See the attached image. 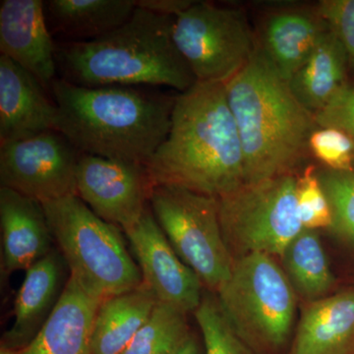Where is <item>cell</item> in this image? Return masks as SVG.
Returning a JSON list of instances; mask_svg holds the SVG:
<instances>
[{
    "instance_id": "obj_31",
    "label": "cell",
    "mask_w": 354,
    "mask_h": 354,
    "mask_svg": "<svg viewBox=\"0 0 354 354\" xmlns=\"http://www.w3.org/2000/svg\"><path fill=\"white\" fill-rule=\"evenodd\" d=\"M194 3L192 0H138L136 7L162 14V15H178Z\"/></svg>"
},
{
    "instance_id": "obj_16",
    "label": "cell",
    "mask_w": 354,
    "mask_h": 354,
    "mask_svg": "<svg viewBox=\"0 0 354 354\" xmlns=\"http://www.w3.org/2000/svg\"><path fill=\"white\" fill-rule=\"evenodd\" d=\"M66 263L55 248L26 271L24 281L14 302V322L1 339L2 348L18 351L35 339L66 285Z\"/></svg>"
},
{
    "instance_id": "obj_2",
    "label": "cell",
    "mask_w": 354,
    "mask_h": 354,
    "mask_svg": "<svg viewBox=\"0 0 354 354\" xmlns=\"http://www.w3.org/2000/svg\"><path fill=\"white\" fill-rule=\"evenodd\" d=\"M55 130L81 153L147 165L171 124L177 95L153 87L88 88L57 78Z\"/></svg>"
},
{
    "instance_id": "obj_18",
    "label": "cell",
    "mask_w": 354,
    "mask_h": 354,
    "mask_svg": "<svg viewBox=\"0 0 354 354\" xmlns=\"http://www.w3.org/2000/svg\"><path fill=\"white\" fill-rule=\"evenodd\" d=\"M101 304L69 276L50 318L16 354H92L93 327Z\"/></svg>"
},
{
    "instance_id": "obj_4",
    "label": "cell",
    "mask_w": 354,
    "mask_h": 354,
    "mask_svg": "<svg viewBox=\"0 0 354 354\" xmlns=\"http://www.w3.org/2000/svg\"><path fill=\"white\" fill-rule=\"evenodd\" d=\"M225 87L243 149L246 184L295 174L318 125L288 83L257 48Z\"/></svg>"
},
{
    "instance_id": "obj_3",
    "label": "cell",
    "mask_w": 354,
    "mask_h": 354,
    "mask_svg": "<svg viewBox=\"0 0 354 354\" xmlns=\"http://www.w3.org/2000/svg\"><path fill=\"white\" fill-rule=\"evenodd\" d=\"M174 16L136 7L101 38L57 43V78L88 88L167 87L183 93L197 83L172 39Z\"/></svg>"
},
{
    "instance_id": "obj_12",
    "label": "cell",
    "mask_w": 354,
    "mask_h": 354,
    "mask_svg": "<svg viewBox=\"0 0 354 354\" xmlns=\"http://www.w3.org/2000/svg\"><path fill=\"white\" fill-rule=\"evenodd\" d=\"M138 262L143 283L157 299L194 313L203 299L202 281L174 250L149 205L132 227L124 230Z\"/></svg>"
},
{
    "instance_id": "obj_6",
    "label": "cell",
    "mask_w": 354,
    "mask_h": 354,
    "mask_svg": "<svg viewBox=\"0 0 354 354\" xmlns=\"http://www.w3.org/2000/svg\"><path fill=\"white\" fill-rule=\"evenodd\" d=\"M272 256L251 253L234 260L218 301L237 335L250 346L277 349L290 337L297 299Z\"/></svg>"
},
{
    "instance_id": "obj_17",
    "label": "cell",
    "mask_w": 354,
    "mask_h": 354,
    "mask_svg": "<svg viewBox=\"0 0 354 354\" xmlns=\"http://www.w3.org/2000/svg\"><path fill=\"white\" fill-rule=\"evenodd\" d=\"M328 31L329 28L315 7L281 8L263 20L257 48L288 83Z\"/></svg>"
},
{
    "instance_id": "obj_10",
    "label": "cell",
    "mask_w": 354,
    "mask_h": 354,
    "mask_svg": "<svg viewBox=\"0 0 354 354\" xmlns=\"http://www.w3.org/2000/svg\"><path fill=\"white\" fill-rule=\"evenodd\" d=\"M81 153L57 130L0 143V187L41 204L76 193Z\"/></svg>"
},
{
    "instance_id": "obj_7",
    "label": "cell",
    "mask_w": 354,
    "mask_h": 354,
    "mask_svg": "<svg viewBox=\"0 0 354 354\" xmlns=\"http://www.w3.org/2000/svg\"><path fill=\"white\" fill-rule=\"evenodd\" d=\"M297 180L295 174H283L218 198L221 232L234 260L251 253L281 257L304 230Z\"/></svg>"
},
{
    "instance_id": "obj_30",
    "label": "cell",
    "mask_w": 354,
    "mask_h": 354,
    "mask_svg": "<svg viewBox=\"0 0 354 354\" xmlns=\"http://www.w3.org/2000/svg\"><path fill=\"white\" fill-rule=\"evenodd\" d=\"M315 121L318 127L341 130L354 143V84L342 88L329 104L316 114Z\"/></svg>"
},
{
    "instance_id": "obj_21",
    "label": "cell",
    "mask_w": 354,
    "mask_h": 354,
    "mask_svg": "<svg viewBox=\"0 0 354 354\" xmlns=\"http://www.w3.org/2000/svg\"><path fill=\"white\" fill-rule=\"evenodd\" d=\"M348 67L344 46L328 31L307 62L291 77L288 86L298 102L315 116L348 85Z\"/></svg>"
},
{
    "instance_id": "obj_22",
    "label": "cell",
    "mask_w": 354,
    "mask_h": 354,
    "mask_svg": "<svg viewBox=\"0 0 354 354\" xmlns=\"http://www.w3.org/2000/svg\"><path fill=\"white\" fill-rule=\"evenodd\" d=\"M158 302L144 283L102 301L93 327L92 354H122Z\"/></svg>"
},
{
    "instance_id": "obj_8",
    "label": "cell",
    "mask_w": 354,
    "mask_h": 354,
    "mask_svg": "<svg viewBox=\"0 0 354 354\" xmlns=\"http://www.w3.org/2000/svg\"><path fill=\"white\" fill-rule=\"evenodd\" d=\"M150 208L184 264L203 285L218 291L232 274L234 259L221 232L218 198L179 186L155 184Z\"/></svg>"
},
{
    "instance_id": "obj_15",
    "label": "cell",
    "mask_w": 354,
    "mask_h": 354,
    "mask_svg": "<svg viewBox=\"0 0 354 354\" xmlns=\"http://www.w3.org/2000/svg\"><path fill=\"white\" fill-rule=\"evenodd\" d=\"M2 279L27 271L55 249L43 204L0 187Z\"/></svg>"
},
{
    "instance_id": "obj_14",
    "label": "cell",
    "mask_w": 354,
    "mask_h": 354,
    "mask_svg": "<svg viewBox=\"0 0 354 354\" xmlns=\"http://www.w3.org/2000/svg\"><path fill=\"white\" fill-rule=\"evenodd\" d=\"M29 71L0 57V143L55 129L57 106Z\"/></svg>"
},
{
    "instance_id": "obj_23",
    "label": "cell",
    "mask_w": 354,
    "mask_h": 354,
    "mask_svg": "<svg viewBox=\"0 0 354 354\" xmlns=\"http://www.w3.org/2000/svg\"><path fill=\"white\" fill-rule=\"evenodd\" d=\"M281 258L291 286L307 301L326 297L334 286V276L316 230H302Z\"/></svg>"
},
{
    "instance_id": "obj_27",
    "label": "cell",
    "mask_w": 354,
    "mask_h": 354,
    "mask_svg": "<svg viewBox=\"0 0 354 354\" xmlns=\"http://www.w3.org/2000/svg\"><path fill=\"white\" fill-rule=\"evenodd\" d=\"M297 196L304 230L333 227L332 209L314 165L305 167L304 172L297 176Z\"/></svg>"
},
{
    "instance_id": "obj_19",
    "label": "cell",
    "mask_w": 354,
    "mask_h": 354,
    "mask_svg": "<svg viewBox=\"0 0 354 354\" xmlns=\"http://www.w3.org/2000/svg\"><path fill=\"white\" fill-rule=\"evenodd\" d=\"M290 354H354V291L309 302Z\"/></svg>"
},
{
    "instance_id": "obj_29",
    "label": "cell",
    "mask_w": 354,
    "mask_h": 354,
    "mask_svg": "<svg viewBox=\"0 0 354 354\" xmlns=\"http://www.w3.org/2000/svg\"><path fill=\"white\" fill-rule=\"evenodd\" d=\"M315 8L344 46L349 67L354 69V0H322Z\"/></svg>"
},
{
    "instance_id": "obj_24",
    "label": "cell",
    "mask_w": 354,
    "mask_h": 354,
    "mask_svg": "<svg viewBox=\"0 0 354 354\" xmlns=\"http://www.w3.org/2000/svg\"><path fill=\"white\" fill-rule=\"evenodd\" d=\"M187 314L158 301L122 354H174L190 337Z\"/></svg>"
},
{
    "instance_id": "obj_13",
    "label": "cell",
    "mask_w": 354,
    "mask_h": 354,
    "mask_svg": "<svg viewBox=\"0 0 354 354\" xmlns=\"http://www.w3.org/2000/svg\"><path fill=\"white\" fill-rule=\"evenodd\" d=\"M0 51L29 71L50 91L57 78V43L41 0H2Z\"/></svg>"
},
{
    "instance_id": "obj_32",
    "label": "cell",
    "mask_w": 354,
    "mask_h": 354,
    "mask_svg": "<svg viewBox=\"0 0 354 354\" xmlns=\"http://www.w3.org/2000/svg\"><path fill=\"white\" fill-rule=\"evenodd\" d=\"M174 354H199L198 344L192 335L186 339L185 342Z\"/></svg>"
},
{
    "instance_id": "obj_5",
    "label": "cell",
    "mask_w": 354,
    "mask_h": 354,
    "mask_svg": "<svg viewBox=\"0 0 354 354\" xmlns=\"http://www.w3.org/2000/svg\"><path fill=\"white\" fill-rule=\"evenodd\" d=\"M58 251L72 277L100 302L139 288V266L121 228L102 220L77 195L43 204Z\"/></svg>"
},
{
    "instance_id": "obj_25",
    "label": "cell",
    "mask_w": 354,
    "mask_h": 354,
    "mask_svg": "<svg viewBox=\"0 0 354 354\" xmlns=\"http://www.w3.org/2000/svg\"><path fill=\"white\" fill-rule=\"evenodd\" d=\"M194 315L204 339L206 354H253L228 322L218 298L203 295Z\"/></svg>"
},
{
    "instance_id": "obj_26",
    "label": "cell",
    "mask_w": 354,
    "mask_h": 354,
    "mask_svg": "<svg viewBox=\"0 0 354 354\" xmlns=\"http://www.w3.org/2000/svg\"><path fill=\"white\" fill-rule=\"evenodd\" d=\"M333 213V230L354 244V171L319 172Z\"/></svg>"
},
{
    "instance_id": "obj_20",
    "label": "cell",
    "mask_w": 354,
    "mask_h": 354,
    "mask_svg": "<svg viewBox=\"0 0 354 354\" xmlns=\"http://www.w3.org/2000/svg\"><path fill=\"white\" fill-rule=\"evenodd\" d=\"M134 0H50L44 2L48 29L60 43L101 38L120 27L134 13Z\"/></svg>"
},
{
    "instance_id": "obj_33",
    "label": "cell",
    "mask_w": 354,
    "mask_h": 354,
    "mask_svg": "<svg viewBox=\"0 0 354 354\" xmlns=\"http://www.w3.org/2000/svg\"><path fill=\"white\" fill-rule=\"evenodd\" d=\"M16 353H17V351H12V349L2 348V346H0V354H16Z\"/></svg>"
},
{
    "instance_id": "obj_11",
    "label": "cell",
    "mask_w": 354,
    "mask_h": 354,
    "mask_svg": "<svg viewBox=\"0 0 354 354\" xmlns=\"http://www.w3.org/2000/svg\"><path fill=\"white\" fill-rule=\"evenodd\" d=\"M153 186L145 165L88 153L79 158L77 196L99 218L123 232L143 216Z\"/></svg>"
},
{
    "instance_id": "obj_9",
    "label": "cell",
    "mask_w": 354,
    "mask_h": 354,
    "mask_svg": "<svg viewBox=\"0 0 354 354\" xmlns=\"http://www.w3.org/2000/svg\"><path fill=\"white\" fill-rule=\"evenodd\" d=\"M172 39L202 83H227L257 50L243 11L205 1H194L174 17Z\"/></svg>"
},
{
    "instance_id": "obj_28",
    "label": "cell",
    "mask_w": 354,
    "mask_h": 354,
    "mask_svg": "<svg viewBox=\"0 0 354 354\" xmlns=\"http://www.w3.org/2000/svg\"><path fill=\"white\" fill-rule=\"evenodd\" d=\"M309 152L335 171H354V143L351 137L335 128L318 127L312 132Z\"/></svg>"
},
{
    "instance_id": "obj_1",
    "label": "cell",
    "mask_w": 354,
    "mask_h": 354,
    "mask_svg": "<svg viewBox=\"0 0 354 354\" xmlns=\"http://www.w3.org/2000/svg\"><path fill=\"white\" fill-rule=\"evenodd\" d=\"M146 169L153 185L216 198L245 185L243 149L225 84L197 82L177 94L169 131Z\"/></svg>"
}]
</instances>
